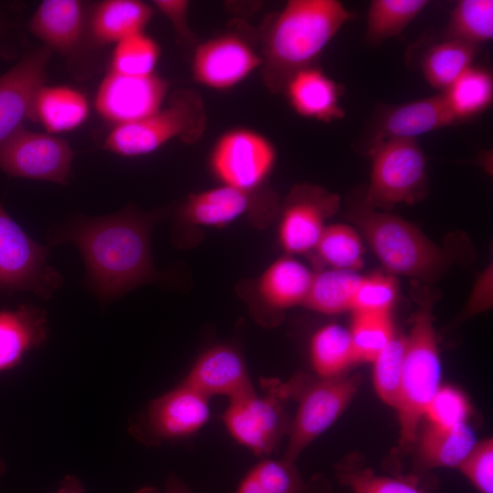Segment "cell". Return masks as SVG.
Listing matches in <instances>:
<instances>
[{
  "label": "cell",
  "instance_id": "1",
  "mask_svg": "<svg viewBox=\"0 0 493 493\" xmlns=\"http://www.w3.org/2000/svg\"><path fill=\"white\" fill-rule=\"evenodd\" d=\"M158 215L134 207L99 217L76 216L56 225L49 245L72 243L86 267V284L105 303L158 278L150 245Z\"/></svg>",
  "mask_w": 493,
  "mask_h": 493
},
{
  "label": "cell",
  "instance_id": "2",
  "mask_svg": "<svg viewBox=\"0 0 493 493\" xmlns=\"http://www.w3.org/2000/svg\"><path fill=\"white\" fill-rule=\"evenodd\" d=\"M351 14L338 0H289L258 32L260 71L271 93L283 92L299 71L316 66L323 49Z\"/></svg>",
  "mask_w": 493,
  "mask_h": 493
},
{
  "label": "cell",
  "instance_id": "3",
  "mask_svg": "<svg viewBox=\"0 0 493 493\" xmlns=\"http://www.w3.org/2000/svg\"><path fill=\"white\" fill-rule=\"evenodd\" d=\"M348 218L392 273L428 282L449 266L450 259L441 247L397 215L372 209L362 202L349 207Z\"/></svg>",
  "mask_w": 493,
  "mask_h": 493
},
{
  "label": "cell",
  "instance_id": "4",
  "mask_svg": "<svg viewBox=\"0 0 493 493\" xmlns=\"http://www.w3.org/2000/svg\"><path fill=\"white\" fill-rule=\"evenodd\" d=\"M421 299L406 337L401 392L395 409L403 446L414 443L425 407L440 388L441 363L432 315L434 297L425 292Z\"/></svg>",
  "mask_w": 493,
  "mask_h": 493
},
{
  "label": "cell",
  "instance_id": "5",
  "mask_svg": "<svg viewBox=\"0 0 493 493\" xmlns=\"http://www.w3.org/2000/svg\"><path fill=\"white\" fill-rule=\"evenodd\" d=\"M154 113L133 122L114 126L103 148L124 157L155 152L173 139L194 144L207 127V112L201 95L193 89H177Z\"/></svg>",
  "mask_w": 493,
  "mask_h": 493
},
{
  "label": "cell",
  "instance_id": "6",
  "mask_svg": "<svg viewBox=\"0 0 493 493\" xmlns=\"http://www.w3.org/2000/svg\"><path fill=\"white\" fill-rule=\"evenodd\" d=\"M294 380H267L265 393L253 390L228 400L221 418L229 435L257 456L271 454L288 435L286 404L293 399Z\"/></svg>",
  "mask_w": 493,
  "mask_h": 493
},
{
  "label": "cell",
  "instance_id": "7",
  "mask_svg": "<svg viewBox=\"0 0 493 493\" xmlns=\"http://www.w3.org/2000/svg\"><path fill=\"white\" fill-rule=\"evenodd\" d=\"M372 160L370 183L363 204L372 209H391L412 204L424 195L426 158L414 139H390L368 149Z\"/></svg>",
  "mask_w": 493,
  "mask_h": 493
},
{
  "label": "cell",
  "instance_id": "8",
  "mask_svg": "<svg viewBox=\"0 0 493 493\" xmlns=\"http://www.w3.org/2000/svg\"><path fill=\"white\" fill-rule=\"evenodd\" d=\"M357 388L356 376L342 374L309 382L299 375L294 395L298 399V407L290 422L282 457L296 462L302 451L343 413Z\"/></svg>",
  "mask_w": 493,
  "mask_h": 493
},
{
  "label": "cell",
  "instance_id": "9",
  "mask_svg": "<svg viewBox=\"0 0 493 493\" xmlns=\"http://www.w3.org/2000/svg\"><path fill=\"white\" fill-rule=\"evenodd\" d=\"M209 398L182 382L150 401L130 420L131 436L149 446L194 435L209 421Z\"/></svg>",
  "mask_w": 493,
  "mask_h": 493
},
{
  "label": "cell",
  "instance_id": "10",
  "mask_svg": "<svg viewBox=\"0 0 493 493\" xmlns=\"http://www.w3.org/2000/svg\"><path fill=\"white\" fill-rule=\"evenodd\" d=\"M47 248L32 239L0 205V288L48 299L61 286Z\"/></svg>",
  "mask_w": 493,
  "mask_h": 493
},
{
  "label": "cell",
  "instance_id": "11",
  "mask_svg": "<svg viewBox=\"0 0 493 493\" xmlns=\"http://www.w3.org/2000/svg\"><path fill=\"white\" fill-rule=\"evenodd\" d=\"M277 160V151L266 136L246 127L225 131L209 155L212 173L222 184L246 191L263 188Z\"/></svg>",
  "mask_w": 493,
  "mask_h": 493
},
{
  "label": "cell",
  "instance_id": "12",
  "mask_svg": "<svg viewBox=\"0 0 493 493\" xmlns=\"http://www.w3.org/2000/svg\"><path fill=\"white\" fill-rule=\"evenodd\" d=\"M73 155L66 140L23 125L0 145V169L12 177L64 184Z\"/></svg>",
  "mask_w": 493,
  "mask_h": 493
},
{
  "label": "cell",
  "instance_id": "13",
  "mask_svg": "<svg viewBox=\"0 0 493 493\" xmlns=\"http://www.w3.org/2000/svg\"><path fill=\"white\" fill-rule=\"evenodd\" d=\"M261 64L260 53L250 38L229 31L198 42L192 57V73L200 85L226 90L260 69Z\"/></svg>",
  "mask_w": 493,
  "mask_h": 493
},
{
  "label": "cell",
  "instance_id": "14",
  "mask_svg": "<svg viewBox=\"0 0 493 493\" xmlns=\"http://www.w3.org/2000/svg\"><path fill=\"white\" fill-rule=\"evenodd\" d=\"M340 204L337 194L321 186L295 185L281 208L278 240L283 250L288 255L314 250L326 220L337 212Z\"/></svg>",
  "mask_w": 493,
  "mask_h": 493
},
{
  "label": "cell",
  "instance_id": "15",
  "mask_svg": "<svg viewBox=\"0 0 493 493\" xmlns=\"http://www.w3.org/2000/svg\"><path fill=\"white\" fill-rule=\"evenodd\" d=\"M168 89V81L156 72L133 77L109 69L97 90L95 109L114 126L133 122L162 108Z\"/></svg>",
  "mask_w": 493,
  "mask_h": 493
},
{
  "label": "cell",
  "instance_id": "16",
  "mask_svg": "<svg viewBox=\"0 0 493 493\" xmlns=\"http://www.w3.org/2000/svg\"><path fill=\"white\" fill-rule=\"evenodd\" d=\"M261 208L278 210L274 193L264 187L246 191L222 184L187 195L178 210V218L187 225L222 227Z\"/></svg>",
  "mask_w": 493,
  "mask_h": 493
},
{
  "label": "cell",
  "instance_id": "17",
  "mask_svg": "<svg viewBox=\"0 0 493 493\" xmlns=\"http://www.w3.org/2000/svg\"><path fill=\"white\" fill-rule=\"evenodd\" d=\"M51 54L45 46L34 48L0 76V145L29 119Z\"/></svg>",
  "mask_w": 493,
  "mask_h": 493
},
{
  "label": "cell",
  "instance_id": "18",
  "mask_svg": "<svg viewBox=\"0 0 493 493\" xmlns=\"http://www.w3.org/2000/svg\"><path fill=\"white\" fill-rule=\"evenodd\" d=\"M456 124L442 93L383 107L368 136V147L390 139H414Z\"/></svg>",
  "mask_w": 493,
  "mask_h": 493
},
{
  "label": "cell",
  "instance_id": "19",
  "mask_svg": "<svg viewBox=\"0 0 493 493\" xmlns=\"http://www.w3.org/2000/svg\"><path fill=\"white\" fill-rule=\"evenodd\" d=\"M88 16L82 1L45 0L35 10L28 28L52 52L72 58L89 41Z\"/></svg>",
  "mask_w": 493,
  "mask_h": 493
},
{
  "label": "cell",
  "instance_id": "20",
  "mask_svg": "<svg viewBox=\"0 0 493 493\" xmlns=\"http://www.w3.org/2000/svg\"><path fill=\"white\" fill-rule=\"evenodd\" d=\"M182 382L208 398L220 395L230 400L255 390L243 356L228 344L202 352Z\"/></svg>",
  "mask_w": 493,
  "mask_h": 493
},
{
  "label": "cell",
  "instance_id": "21",
  "mask_svg": "<svg viewBox=\"0 0 493 493\" xmlns=\"http://www.w3.org/2000/svg\"><path fill=\"white\" fill-rule=\"evenodd\" d=\"M283 92L294 111L304 118L330 122L344 117L340 105L341 87L317 65L292 76Z\"/></svg>",
  "mask_w": 493,
  "mask_h": 493
},
{
  "label": "cell",
  "instance_id": "22",
  "mask_svg": "<svg viewBox=\"0 0 493 493\" xmlns=\"http://www.w3.org/2000/svg\"><path fill=\"white\" fill-rule=\"evenodd\" d=\"M47 336L44 310L31 305L0 310V372L20 364L28 351L47 341Z\"/></svg>",
  "mask_w": 493,
  "mask_h": 493
},
{
  "label": "cell",
  "instance_id": "23",
  "mask_svg": "<svg viewBox=\"0 0 493 493\" xmlns=\"http://www.w3.org/2000/svg\"><path fill=\"white\" fill-rule=\"evenodd\" d=\"M154 15L152 5L139 0H104L88 16V39L95 46L118 43L143 32Z\"/></svg>",
  "mask_w": 493,
  "mask_h": 493
},
{
  "label": "cell",
  "instance_id": "24",
  "mask_svg": "<svg viewBox=\"0 0 493 493\" xmlns=\"http://www.w3.org/2000/svg\"><path fill=\"white\" fill-rule=\"evenodd\" d=\"M89 115L86 95L71 87L44 84L34 99L29 119L37 121L47 133L69 131L82 125Z\"/></svg>",
  "mask_w": 493,
  "mask_h": 493
},
{
  "label": "cell",
  "instance_id": "25",
  "mask_svg": "<svg viewBox=\"0 0 493 493\" xmlns=\"http://www.w3.org/2000/svg\"><path fill=\"white\" fill-rule=\"evenodd\" d=\"M306 266L290 257L270 264L257 284L261 301L273 310H283L303 304L313 278Z\"/></svg>",
  "mask_w": 493,
  "mask_h": 493
},
{
  "label": "cell",
  "instance_id": "26",
  "mask_svg": "<svg viewBox=\"0 0 493 493\" xmlns=\"http://www.w3.org/2000/svg\"><path fill=\"white\" fill-rule=\"evenodd\" d=\"M476 434L467 424L455 426L429 425L417 441L422 468L456 467L476 445Z\"/></svg>",
  "mask_w": 493,
  "mask_h": 493
},
{
  "label": "cell",
  "instance_id": "27",
  "mask_svg": "<svg viewBox=\"0 0 493 493\" xmlns=\"http://www.w3.org/2000/svg\"><path fill=\"white\" fill-rule=\"evenodd\" d=\"M456 123L487 110L493 100V79L488 69L471 66L441 92Z\"/></svg>",
  "mask_w": 493,
  "mask_h": 493
},
{
  "label": "cell",
  "instance_id": "28",
  "mask_svg": "<svg viewBox=\"0 0 493 493\" xmlns=\"http://www.w3.org/2000/svg\"><path fill=\"white\" fill-rule=\"evenodd\" d=\"M477 50L465 43L444 38L431 46L422 58L425 79L430 86L443 92L473 66Z\"/></svg>",
  "mask_w": 493,
  "mask_h": 493
},
{
  "label": "cell",
  "instance_id": "29",
  "mask_svg": "<svg viewBox=\"0 0 493 493\" xmlns=\"http://www.w3.org/2000/svg\"><path fill=\"white\" fill-rule=\"evenodd\" d=\"M361 278L356 271L345 269L330 268L314 273L303 305L324 314L349 310Z\"/></svg>",
  "mask_w": 493,
  "mask_h": 493
},
{
  "label": "cell",
  "instance_id": "30",
  "mask_svg": "<svg viewBox=\"0 0 493 493\" xmlns=\"http://www.w3.org/2000/svg\"><path fill=\"white\" fill-rule=\"evenodd\" d=\"M311 363L320 378H331L355 363L349 330L338 324L320 328L309 345Z\"/></svg>",
  "mask_w": 493,
  "mask_h": 493
},
{
  "label": "cell",
  "instance_id": "31",
  "mask_svg": "<svg viewBox=\"0 0 493 493\" xmlns=\"http://www.w3.org/2000/svg\"><path fill=\"white\" fill-rule=\"evenodd\" d=\"M426 0H373L366 20L365 42L378 46L400 35L428 5Z\"/></svg>",
  "mask_w": 493,
  "mask_h": 493
},
{
  "label": "cell",
  "instance_id": "32",
  "mask_svg": "<svg viewBox=\"0 0 493 493\" xmlns=\"http://www.w3.org/2000/svg\"><path fill=\"white\" fill-rule=\"evenodd\" d=\"M303 481L295 462L264 458L241 478L236 493H305Z\"/></svg>",
  "mask_w": 493,
  "mask_h": 493
},
{
  "label": "cell",
  "instance_id": "33",
  "mask_svg": "<svg viewBox=\"0 0 493 493\" xmlns=\"http://www.w3.org/2000/svg\"><path fill=\"white\" fill-rule=\"evenodd\" d=\"M492 37L493 1H457L451 11L445 38L477 48L481 44L490 41Z\"/></svg>",
  "mask_w": 493,
  "mask_h": 493
},
{
  "label": "cell",
  "instance_id": "34",
  "mask_svg": "<svg viewBox=\"0 0 493 493\" xmlns=\"http://www.w3.org/2000/svg\"><path fill=\"white\" fill-rule=\"evenodd\" d=\"M314 250L319 259L331 268L357 272L363 264L361 236L346 225L326 226Z\"/></svg>",
  "mask_w": 493,
  "mask_h": 493
},
{
  "label": "cell",
  "instance_id": "35",
  "mask_svg": "<svg viewBox=\"0 0 493 493\" xmlns=\"http://www.w3.org/2000/svg\"><path fill=\"white\" fill-rule=\"evenodd\" d=\"M160 55L155 39L144 31L136 33L115 44L110 70L133 77L149 76L155 73Z\"/></svg>",
  "mask_w": 493,
  "mask_h": 493
},
{
  "label": "cell",
  "instance_id": "36",
  "mask_svg": "<svg viewBox=\"0 0 493 493\" xmlns=\"http://www.w3.org/2000/svg\"><path fill=\"white\" fill-rule=\"evenodd\" d=\"M350 331L355 362H372L394 336L389 313H353Z\"/></svg>",
  "mask_w": 493,
  "mask_h": 493
},
{
  "label": "cell",
  "instance_id": "37",
  "mask_svg": "<svg viewBox=\"0 0 493 493\" xmlns=\"http://www.w3.org/2000/svg\"><path fill=\"white\" fill-rule=\"evenodd\" d=\"M405 348L406 337L394 335L372 362L374 389L394 409L399 403Z\"/></svg>",
  "mask_w": 493,
  "mask_h": 493
},
{
  "label": "cell",
  "instance_id": "38",
  "mask_svg": "<svg viewBox=\"0 0 493 493\" xmlns=\"http://www.w3.org/2000/svg\"><path fill=\"white\" fill-rule=\"evenodd\" d=\"M397 296L393 276L382 273L361 278L351 310L353 313H389Z\"/></svg>",
  "mask_w": 493,
  "mask_h": 493
},
{
  "label": "cell",
  "instance_id": "39",
  "mask_svg": "<svg viewBox=\"0 0 493 493\" xmlns=\"http://www.w3.org/2000/svg\"><path fill=\"white\" fill-rule=\"evenodd\" d=\"M337 477L353 493H424L409 478L376 475L367 468L341 466Z\"/></svg>",
  "mask_w": 493,
  "mask_h": 493
},
{
  "label": "cell",
  "instance_id": "40",
  "mask_svg": "<svg viewBox=\"0 0 493 493\" xmlns=\"http://www.w3.org/2000/svg\"><path fill=\"white\" fill-rule=\"evenodd\" d=\"M470 406L467 397L454 387H441L425 407L424 416L430 425L455 426L467 423Z\"/></svg>",
  "mask_w": 493,
  "mask_h": 493
},
{
  "label": "cell",
  "instance_id": "41",
  "mask_svg": "<svg viewBox=\"0 0 493 493\" xmlns=\"http://www.w3.org/2000/svg\"><path fill=\"white\" fill-rule=\"evenodd\" d=\"M457 469L479 493H493V442H477Z\"/></svg>",
  "mask_w": 493,
  "mask_h": 493
},
{
  "label": "cell",
  "instance_id": "42",
  "mask_svg": "<svg viewBox=\"0 0 493 493\" xmlns=\"http://www.w3.org/2000/svg\"><path fill=\"white\" fill-rule=\"evenodd\" d=\"M152 5L169 20L181 45L194 48L198 41L188 22L190 2L186 0H153Z\"/></svg>",
  "mask_w": 493,
  "mask_h": 493
},
{
  "label": "cell",
  "instance_id": "43",
  "mask_svg": "<svg viewBox=\"0 0 493 493\" xmlns=\"http://www.w3.org/2000/svg\"><path fill=\"white\" fill-rule=\"evenodd\" d=\"M490 264L477 278L473 290L463 309L461 318L467 319L489 309L493 300V273Z\"/></svg>",
  "mask_w": 493,
  "mask_h": 493
},
{
  "label": "cell",
  "instance_id": "44",
  "mask_svg": "<svg viewBox=\"0 0 493 493\" xmlns=\"http://www.w3.org/2000/svg\"><path fill=\"white\" fill-rule=\"evenodd\" d=\"M55 493H85L80 479L75 475H67Z\"/></svg>",
  "mask_w": 493,
  "mask_h": 493
},
{
  "label": "cell",
  "instance_id": "45",
  "mask_svg": "<svg viewBox=\"0 0 493 493\" xmlns=\"http://www.w3.org/2000/svg\"><path fill=\"white\" fill-rule=\"evenodd\" d=\"M16 24L8 10L0 7V43L5 42L12 35Z\"/></svg>",
  "mask_w": 493,
  "mask_h": 493
},
{
  "label": "cell",
  "instance_id": "46",
  "mask_svg": "<svg viewBox=\"0 0 493 493\" xmlns=\"http://www.w3.org/2000/svg\"><path fill=\"white\" fill-rule=\"evenodd\" d=\"M163 493H194L179 478L171 477Z\"/></svg>",
  "mask_w": 493,
  "mask_h": 493
},
{
  "label": "cell",
  "instance_id": "47",
  "mask_svg": "<svg viewBox=\"0 0 493 493\" xmlns=\"http://www.w3.org/2000/svg\"><path fill=\"white\" fill-rule=\"evenodd\" d=\"M5 470V464L2 458H0V477L4 475Z\"/></svg>",
  "mask_w": 493,
  "mask_h": 493
}]
</instances>
